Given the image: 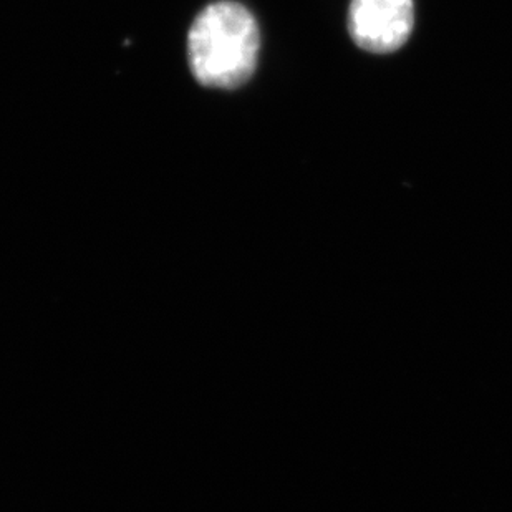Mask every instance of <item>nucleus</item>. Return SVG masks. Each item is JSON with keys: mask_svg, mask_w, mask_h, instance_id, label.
<instances>
[{"mask_svg": "<svg viewBox=\"0 0 512 512\" xmlns=\"http://www.w3.org/2000/svg\"><path fill=\"white\" fill-rule=\"evenodd\" d=\"M261 47L251 12L237 2H216L189 30V67L206 87L234 88L251 78Z\"/></svg>", "mask_w": 512, "mask_h": 512, "instance_id": "obj_1", "label": "nucleus"}, {"mask_svg": "<svg viewBox=\"0 0 512 512\" xmlns=\"http://www.w3.org/2000/svg\"><path fill=\"white\" fill-rule=\"evenodd\" d=\"M415 24L413 0H352L348 30L353 42L373 54L405 45Z\"/></svg>", "mask_w": 512, "mask_h": 512, "instance_id": "obj_2", "label": "nucleus"}]
</instances>
